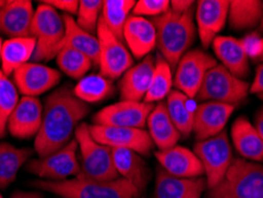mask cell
<instances>
[{
	"mask_svg": "<svg viewBox=\"0 0 263 198\" xmlns=\"http://www.w3.org/2000/svg\"><path fill=\"white\" fill-rule=\"evenodd\" d=\"M249 93H251V94H260V93H263V63L258 65L254 82L250 85Z\"/></svg>",
	"mask_w": 263,
	"mask_h": 198,
	"instance_id": "cell-41",
	"label": "cell"
},
{
	"mask_svg": "<svg viewBox=\"0 0 263 198\" xmlns=\"http://www.w3.org/2000/svg\"><path fill=\"white\" fill-rule=\"evenodd\" d=\"M92 138L102 145L111 149H127L139 154H148L154 142L149 133L144 128L89 126Z\"/></svg>",
	"mask_w": 263,
	"mask_h": 198,
	"instance_id": "cell-12",
	"label": "cell"
},
{
	"mask_svg": "<svg viewBox=\"0 0 263 198\" xmlns=\"http://www.w3.org/2000/svg\"><path fill=\"white\" fill-rule=\"evenodd\" d=\"M256 61L262 62V63H263V40L261 41V49H260V52H258V55L256 57Z\"/></svg>",
	"mask_w": 263,
	"mask_h": 198,
	"instance_id": "cell-44",
	"label": "cell"
},
{
	"mask_svg": "<svg viewBox=\"0 0 263 198\" xmlns=\"http://www.w3.org/2000/svg\"><path fill=\"white\" fill-rule=\"evenodd\" d=\"M154 68H156V57L148 55L123 74L119 83L121 99L142 102L152 82Z\"/></svg>",
	"mask_w": 263,
	"mask_h": 198,
	"instance_id": "cell-19",
	"label": "cell"
},
{
	"mask_svg": "<svg viewBox=\"0 0 263 198\" xmlns=\"http://www.w3.org/2000/svg\"><path fill=\"white\" fill-rule=\"evenodd\" d=\"M34 188L55 193L62 198H140L141 192L123 178L110 182L94 181L79 174L60 182L36 181Z\"/></svg>",
	"mask_w": 263,
	"mask_h": 198,
	"instance_id": "cell-2",
	"label": "cell"
},
{
	"mask_svg": "<svg viewBox=\"0 0 263 198\" xmlns=\"http://www.w3.org/2000/svg\"><path fill=\"white\" fill-rule=\"evenodd\" d=\"M206 198H263V164L233 159L219 183Z\"/></svg>",
	"mask_w": 263,
	"mask_h": 198,
	"instance_id": "cell-4",
	"label": "cell"
},
{
	"mask_svg": "<svg viewBox=\"0 0 263 198\" xmlns=\"http://www.w3.org/2000/svg\"><path fill=\"white\" fill-rule=\"evenodd\" d=\"M75 139L81 152V174L100 182H110L119 178L113 158V149L102 145L92 138L87 123H80Z\"/></svg>",
	"mask_w": 263,
	"mask_h": 198,
	"instance_id": "cell-5",
	"label": "cell"
},
{
	"mask_svg": "<svg viewBox=\"0 0 263 198\" xmlns=\"http://www.w3.org/2000/svg\"><path fill=\"white\" fill-rule=\"evenodd\" d=\"M3 44H4V42L2 41V38H0V58H2V49H3Z\"/></svg>",
	"mask_w": 263,
	"mask_h": 198,
	"instance_id": "cell-45",
	"label": "cell"
},
{
	"mask_svg": "<svg viewBox=\"0 0 263 198\" xmlns=\"http://www.w3.org/2000/svg\"><path fill=\"white\" fill-rule=\"evenodd\" d=\"M193 152L204 168L208 189L215 188L223 179L233 161V152L227 132H220L216 137L204 141H197Z\"/></svg>",
	"mask_w": 263,
	"mask_h": 198,
	"instance_id": "cell-8",
	"label": "cell"
},
{
	"mask_svg": "<svg viewBox=\"0 0 263 198\" xmlns=\"http://www.w3.org/2000/svg\"><path fill=\"white\" fill-rule=\"evenodd\" d=\"M208 188L206 179L199 178H178L158 169L154 198H200Z\"/></svg>",
	"mask_w": 263,
	"mask_h": 198,
	"instance_id": "cell-21",
	"label": "cell"
},
{
	"mask_svg": "<svg viewBox=\"0 0 263 198\" xmlns=\"http://www.w3.org/2000/svg\"><path fill=\"white\" fill-rule=\"evenodd\" d=\"M61 80V73L36 62H29L13 73V82L24 96L38 95L55 87Z\"/></svg>",
	"mask_w": 263,
	"mask_h": 198,
	"instance_id": "cell-14",
	"label": "cell"
},
{
	"mask_svg": "<svg viewBox=\"0 0 263 198\" xmlns=\"http://www.w3.org/2000/svg\"><path fill=\"white\" fill-rule=\"evenodd\" d=\"M134 0H106L103 2L101 21L117 36L120 41L123 40V28L130 11L135 6Z\"/></svg>",
	"mask_w": 263,
	"mask_h": 198,
	"instance_id": "cell-32",
	"label": "cell"
},
{
	"mask_svg": "<svg viewBox=\"0 0 263 198\" xmlns=\"http://www.w3.org/2000/svg\"><path fill=\"white\" fill-rule=\"evenodd\" d=\"M216 65L217 62L215 58L203 50L187 51L177 64L176 76L173 79L177 91L190 99L196 98L206 73Z\"/></svg>",
	"mask_w": 263,
	"mask_h": 198,
	"instance_id": "cell-11",
	"label": "cell"
},
{
	"mask_svg": "<svg viewBox=\"0 0 263 198\" xmlns=\"http://www.w3.org/2000/svg\"><path fill=\"white\" fill-rule=\"evenodd\" d=\"M260 31H263V15H262V19H261V22H260Z\"/></svg>",
	"mask_w": 263,
	"mask_h": 198,
	"instance_id": "cell-46",
	"label": "cell"
},
{
	"mask_svg": "<svg viewBox=\"0 0 263 198\" xmlns=\"http://www.w3.org/2000/svg\"><path fill=\"white\" fill-rule=\"evenodd\" d=\"M36 50V41L33 37L9 38L4 42L2 49V71L10 76L17 69L29 63Z\"/></svg>",
	"mask_w": 263,
	"mask_h": 198,
	"instance_id": "cell-27",
	"label": "cell"
},
{
	"mask_svg": "<svg viewBox=\"0 0 263 198\" xmlns=\"http://www.w3.org/2000/svg\"><path fill=\"white\" fill-rule=\"evenodd\" d=\"M170 10L168 0H140L135 3L133 9V15L144 17V15H152L159 17Z\"/></svg>",
	"mask_w": 263,
	"mask_h": 198,
	"instance_id": "cell-38",
	"label": "cell"
},
{
	"mask_svg": "<svg viewBox=\"0 0 263 198\" xmlns=\"http://www.w3.org/2000/svg\"><path fill=\"white\" fill-rule=\"evenodd\" d=\"M170 118L175 123L180 135L191 134L193 128V120H195V112L191 107L190 98L179 91H172L166 100Z\"/></svg>",
	"mask_w": 263,
	"mask_h": 198,
	"instance_id": "cell-31",
	"label": "cell"
},
{
	"mask_svg": "<svg viewBox=\"0 0 263 198\" xmlns=\"http://www.w3.org/2000/svg\"><path fill=\"white\" fill-rule=\"evenodd\" d=\"M227 0H199L197 3L196 19L198 24L199 40L204 48H209L227 23L229 14Z\"/></svg>",
	"mask_w": 263,
	"mask_h": 198,
	"instance_id": "cell-17",
	"label": "cell"
},
{
	"mask_svg": "<svg viewBox=\"0 0 263 198\" xmlns=\"http://www.w3.org/2000/svg\"><path fill=\"white\" fill-rule=\"evenodd\" d=\"M72 91L77 99L86 103H94L109 96L113 85L110 80L101 74H91L81 79Z\"/></svg>",
	"mask_w": 263,
	"mask_h": 198,
	"instance_id": "cell-33",
	"label": "cell"
},
{
	"mask_svg": "<svg viewBox=\"0 0 263 198\" xmlns=\"http://www.w3.org/2000/svg\"><path fill=\"white\" fill-rule=\"evenodd\" d=\"M153 108V103H146L144 101L135 102L122 100L98 112L92 118V122L96 126L144 128Z\"/></svg>",
	"mask_w": 263,
	"mask_h": 198,
	"instance_id": "cell-13",
	"label": "cell"
},
{
	"mask_svg": "<svg viewBox=\"0 0 263 198\" xmlns=\"http://www.w3.org/2000/svg\"><path fill=\"white\" fill-rule=\"evenodd\" d=\"M100 43V70L108 80L121 77L129 68L133 67V57L123 43L107 28L100 18L98 30Z\"/></svg>",
	"mask_w": 263,
	"mask_h": 198,
	"instance_id": "cell-10",
	"label": "cell"
},
{
	"mask_svg": "<svg viewBox=\"0 0 263 198\" xmlns=\"http://www.w3.org/2000/svg\"><path fill=\"white\" fill-rule=\"evenodd\" d=\"M89 113V106L77 99L70 85H63L48 96L43 107V122L34 139L40 158L49 156L70 142L79 122Z\"/></svg>",
	"mask_w": 263,
	"mask_h": 198,
	"instance_id": "cell-1",
	"label": "cell"
},
{
	"mask_svg": "<svg viewBox=\"0 0 263 198\" xmlns=\"http://www.w3.org/2000/svg\"><path fill=\"white\" fill-rule=\"evenodd\" d=\"M231 138L243 158L253 161H263V141L256 128L245 116H239L231 127Z\"/></svg>",
	"mask_w": 263,
	"mask_h": 198,
	"instance_id": "cell-26",
	"label": "cell"
},
{
	"mask_svg": "<svg viewBox=\"0 0 263 198\" xmlns=\"http://www.w3.org/2000/svg\"><path fill=\"white\" fill-rule=\"evenodd\" d=\"M113 158L119 176L133 184L140 192L144 191L151 172L139 153L127 149H113Z\"/></svg>",
	"mask_w": 263,
	"mask_h": 198,
	"instance_id": "cell-25",
	"label": "cell"
},
{
	"mask_svg": "<svg viewBox=\"0 0 263 198\" xmlns=\"http://www.w3.org/2000/svg\"><path fill=\"white\" fill-rule=\"evenodd\" d=\"M156 158L166 172L178 178H199L204 168L199 158L186 147L173 146L168 150L158 151Z\"/></svg>",
	"mask_w": 263,
	"mask_h": 198,
	"instance_id": "cell-20",
	"label": "cell"
},
{
	"mask_svg": "<svg viewBox=\"0 0 263 198\" xmlns=\"http://www.w3.org/2000/svg\"><path fill=\"white\" fill-rule=\"evenodd\" d=\"M32 153L31 149H18L11 143L0 142V189H5L12 183L19 169Z\"/></svg>",
	"mask_w": 263,
	"mask_h": 198,
	"instance_id": "cell-29",
	"label": "cell"
},
{
	"mask_svg": "<svg viewBox=\"0 0 263 198\" xmlns=\"http://www.w3.org/2000/svg\"><path fill=\"white\" fill-rule=\"evenodd\" d=\"M11 198H44L38 192H28V191H17L14 192Z\"/></svg>",
	"mask_w": 263,
	"mask_h": 198,
	"instance_id": "cell-43",
	"label": "cell"
},
{
	"mask_svg": "<svg viewBox=\"0 0 263 198\" xmlns=\"http://www.w3.org/2000/svg\"><path fill=\"white\" fill-rule=\"evenodd\" d=\"M76 139L67 143L61 150L49 156L32 159L26 165V171L36 174L43 181L60 182L65 181L68 177L79 176L81 173V164L77 159Z\"/></svg>",
	"mask_w": 263,
	"mask_h": 198,
	"instance_id": "cell-9",
	"label": "cell"
},
{
	"mask_svg": "<svg viewBox=\"0 0 263 198\" xmlns=\"http://www.w3.org/2000/svg\"><path fill=\"white\" fill-rule=\"evenodd\" d=\"M103 2L101 0H81L77 11L76 23L87 32H96L101 17Z\"/></svg>",
	"mask_w": 263,
	"mask_h": 198,
	"instance_id": "cell-37",
	"label": "cell"
},
{
	"mask_svg": "<svg viewBox=\"0 0 263 198\" xmlns=\"http://www.w3.org/2000/svg\"><path fill=\"white\" fill-rule=\"evenodd\" d=\"M148 133L159 151L168 150L176 146L180 139V133L177 130L175 123L170 118L166 102L161 101L154 106L153 111L147 118Z\"/></svg>",
	"mask_w": 263,
	"mask_h": 198,
	"instance_id": "cell-24",
	"label": "cell"
},
{
	"mask_svg": "<svg viewBox=\"0 0 263 198\" xmlns=\"http://www.w3.org/2000/svg\"><path fill=\"white\" fill-rule=\"evenodd\" d=\"M41 3L52 6L55 10H60L64 12V14H69L71 17L72 14H77L80 5V2H77V0H44Z\"/></svg>",
	"mask_w": 263,
	"mask_h": 198,
	"instance_id": "cell-39",
	"label": "cell"
},
{
	"mask_svg": "<svg viewBox=\"0 0 263 198\" xmlns=\"http://www.w3.org/2000/svg\"><path fill=\"white\" fill-rule=\"evenodd\" d=\"M34 10L30 0H10L0 9V32L9 38L31 37Z\"/></svg>",
	"mask_w": 263,
	"mask_h": 198,
	"instance_id": "cell-18",
	"label": "cell"
},
{
	"mask_svg": "<svg viewBox=\"0 0 263 198\" xmlns=\"http://www.w3.org/2000/svg\"><path fill=\"white\" fill-rule=\"evenodd\" d=\"M263 15L261 0H233L229 4L230 26L235 30L251 29L260 25Z\"/></svg>",
	"mask_w": 263,
	"mask_h": 198,
	"instance_id": "cell-30",
	"label": "cell"
},
{
	"mask_svg": "<svg viewBox=\"0 0 263 198\" xmlns=\"http://www.w3.org/2000/svg\"><path fill=\"white\" fill-rule=\"evenodd\" d=\"M255 128L263 141V108L257 112L256 118H255Z\"/></svg>",
	"mask_w": 263,
	"mask_h": 198,
	"instance_id": "cell-42",
	"label": "cell"
},
{
	"mask_svg": "<svg viewBox=\"0 0 263 198\" xmlns=\"http://www.w3.org/2000/svg\"><path fill=\"white\" fill-rule=\"evenodd\" d=\"M65 36V24L61 15L52 6L42 4L34 11L31 28V37L36 41V50L32 61H50L57 56L62 49Z\"/></svg>",
	"mask_w": 263,
	"mask_h": 198,
	"instance_id": "cell-6",
	"label": "cell"
},
{
	"mask_svg": "<svg viewBox=\"0 0 263 198\" xmlns=\"http://www.w3.org/2000/svg\"><path fill=\"white\" fill-rule=\"evenodd\" d=\"M234 111L235 106L228 103L203 102L199 104L196 108L192 128L197 141H204L223 132Z\"/></svg>",
	"mask_w": 263,
	"mask_h": 198,
	"instance_id": "cell-16",
	"label": "cell"
},
{
	"mask_svg": "<svg viewBox=\"0 0 263 198\" xmlns=\"http://www.w3.org/2000/svg\"><path fill=\"white\" fill-rule=\"evenodd\" d=\"M157 30V45L164 60L176 67L192 45L196 28L193 23V10L177 13L170 9L167 12L153 18Z\"/></svg>",
	"mask_w": 263,
	"mask_h": 198,
	"instance_id": "cell-3",
	"label": "cell"
},
{
	"mask_svg": "<svg viewBox=\"0 0 263 198\" xmlns=\"http://www.w3.org/2000/svg\"><path fill=\"white\" fill-rule=\"evenodd\" d=\"M250 84L234 76L222 64H217L205 75L196 98L204 102L237 104L247 99Z\"/></svg>",
	"mask_w": 263,
	"mask_h": 198,
	"instance_id": "cell-7",
	"label": "cell"
},
{
	"mask_svg": "<svg viewBox=\"0 0 263 198\" xmlns=\"http://www.w3.org/2000/svg\"><path fill=\"white\" fill-rule=\"evenodd\" d=\"M0 198H3V196H2V195H0Z\"/></svg>",
	"mask_w": 263,
	"mask_h": 198,
	"instance_id": "cell-49",
	"label": "cell"
},
{
	"mask_svg": "<svg viewBox=\"0 0 263 198\" xmlns=\"http://www.w3.org/2000/svg\"><path fill=\"white\" fill-rule=\"evenodd\" d=\"M56 61L61 70L75 80L83 79L92 65V62L88 56L68 46H63L60 50Z\"/></svg>",
	"mask_w": 263,
	"mask_h": 198,
	"instance_id": "cell-35",
	"label": "cell"
},
{
	"mask_svg": "<svg viewBox=\"0 0 263 198\" xmlns=\"http://www.w3.org/2000/svg\"><path fill=\"white\" fill-rule=\"evenodd\" d=\"M123 40L129 51L138 60L151 55L157 45V30L152 21L144 17L129 15L123 28Z\"/></svg>",
	"mask_w": 263,
	"mask_h": 198,
	"instance_id": "cell-22",
	"label": "cell"
},
{
	"mask_svg": "<svg viewBox=\"0 0 263 198\" xmlns=\"http://www.w3.org/2000/svg\"><path fill=\"white\" fill-rule=\"evenodd\" d=\"M212 48L222 65L234 76L242 79L249 73V55L245 43L235 37L217 36Z\"/></svg>",
	"mask_w": 263,
	"mask_h": 198,
	"instance_id": "cell-23",
	"label": "cell"
},
{
	"mask_svg": "<svg viewBox=\"0 0 263 198\" xmlns=\"http://www.w3.org/2000/svg\"><path fill=\"white\" fill-rule=\"evenodd\" d=\"M63 21L65 24V36L62 48L68 46V48L75 49L90 58L92 64L99 65L100 43L98 37L81 29L71 15L63 14Z\"/></svg>",
	"mask_w": 263,
	"mask_h": 198,
	"instance_id": "cell-28",
	"label": "cell"
},
{
	"mask_svg": "<svg viewBox=\"0 0 263 198\" xmlns=\"http://www.w3.org/2000/svg\"><path fill=\"white\" fill-rule=\"evenodd\" d=\"M172 85L173 77L171 65L159 53L156 57V68H154L152 82H151L149 89L145 96L144 102H161L172 92Z\"/></svg>",
	"mask_w": 263,
	"mask_h": 198,
	"instance_id": "cell-34",
	"label": "cell"
},
{
	"mask_svg": "<svg viewBox=\"0 0 263 198\" xmlns=\"http://www.w3.org/2000/svg\"><path fill=\"white\" fill-rule=\"evenodd\" d=\"M43 122V106L40 99L23 96L7 120L10 134L18 139H29L38 134Z\"/></svg>",
	"mask_w": 263,
	"mask_h": 198,
	"instance_id": "cell-15",
	"label": "cell"
},
{
	"mask_svg": "<svg viewBox=\"0 0 263 198\" xmlns=\"http://www.w3.org/2000/svg\"><path fill=\"white\" fill-rule=\"evenodd\" d=\"M258 98L263 101V93H260V94H258Z\"/></svg>",
	"mask_w": 263,
	"mask_h": 198,
	"instance_id": "cell-47",
	"label": "cell"
},
{
	"mask_svg": "<svg viewBox=\"0 0 263 198\" xmlns=\"http://www.w3.org/2000/svg\"><path fill=\"white\" fill-rule=\"evenodd\" d=\"M193 4L195 2H192V0H172V2H170V6H171L173 12L185 13L192 9Z\"/></svg>",
	"mask_w": 263,
	"mask_h": 198,
	"instance_id": "cell-40",
	"label": "cell"
},
{
	"mask_svg": "<svg viewBox=\"0 0 263 198\" xmlns=\"http://www.w3.org/2000/svg\"><path fill=\"white\" fill-rule=\"evenodd\" d=\"M18 89L13 81L9 79L0 69V138L7 130V120L19 102Z\"/></svg>",
	"mask_w": 263,
	"mask_h": 198,
	"instance_id": "cell-36",
	"label": "cell"
},
{
	"mask_svg": "<svg viewBox=\"0 0 263 198\" xmlns=\"http://www.w3.org/2000/svg\"><path fill=\"white\" fill-rule=\"evenodd\" d=\"M4 3H5V2H0V9H2V7H3V5H4Z\"/></svg>",
	"mask_w": 263,
	"mask_h": 198,
	"instance_id": "cell-48",
	"label": "cell"
}]
</instances>
